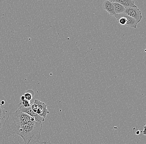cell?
<instances>
[{
    "instance_id": "3",
    "label": "cell",
    "mask_w": 146,
    "mask_h": 144,
    "mask_svg": "<svg viewBox=\"0 0 146 144\" xmlns=\"http://www.w3.org/2000/svg\"><path fill=\"white\" fill-rule=\"evenodd\" d=\"M31 107L35 113L44 118L50 113L47 108V105L37 99L35 100Z\"/></svg>"
},
{
    "instance_id": "12",
    "label": "cell",
    "mask_w": 146,
    "mask_h": 144,
    "mask_svg": "<svg viewBox=\"0 0 146 144\" xmlns=\"http://www.w3.org/2000/svg\"><path fill=\"white\" fill-rule=\"evenodd\" d=\"M21 104H22L23 106L25 108H29L31 107V103L30 101H27V100H25L23 102H21Z\"/></svg>"
},
{
    "instance_id": "14",
    "label": "cell",
    "mask_w": 146,
    "mask_h": 144,
    "mask_svg": "<svg viewBox=\"0 0 146 144\" xmlns=\"http://www.w3.org/2000/svg\"><path fill=\"white\" fill-rule=\"evenodd\" d=\"M21 100L22 102H23V101L25 100V98L24 96L23 95L22 96H21Z\"/></svg>"
},
{
    "instance_id": "5",
    "label": "cell",
    "mask_w": 146,
    "mask_h": 144,
    "mask_svg": "<svg viewBox=\"0 0 146 144\" xmlns=\"http://www.w3.org/2000/svg\"><path fill=\"white\" fill-rule=\"evenodd\" d=\"M18 108L20 111L25 113L27 114V115H30V116L34 117L35 121L36 122L42 123V122L45 121V118L40 116V115H37L36 113H35L32 110L31 107L29 108L24 107L23 106L22 104L20 102L18 105Z\"/></svg>"
},
{
    "instance_id": "9",
    "label": "cell",
    "mask_w": 146,
    "mask_h": 144,
    "mask_svg": "<svg viewBox=\"0 0 146 144\" xmlns=\"http://www.w3.org/2000/svg\"><path fill=\"white\" fill-rule=\"evenodd\" d=\"M113 5L114 11L116 14H121L124 13L125 8L121 4L116 2H111Z\"/></svg>"
},
{
    "instance_id": "11",
    "label": "cell",
    "mask_w": 146,
    "mask_h": 144,
    "mask_svg": "<svg viewBox=\"0 0 146 144\" xmlns=\"http://www.w3.org/2000/svg\"><path fill=\"white\" fill-rule=\"evenodd\" d=\"M23 96L25 98V100L29 101H31L33 99V95H32L31 93H30V92H28V91L26 92L23 95Z\"/></svg>"
},
{
    "instance_id": "8",
    "label": "cell",
    "mask_w": 146,
    "mask_h": 144,
    "mask_svg": "<svg viewBox=\"0 0 146 144\" xmlns=\"http://www.w3.org/2000/svg\"><path fill=\"white\" fill-rule=\"evenodd\" d=\"M110 1L117 3L123 5L125 9L136 6L135 5L134 1L132 0H110Z\"/></svg>"
},
{
    "instance_id": "2",
    "label": "cell",
    "mask_w": 146,
    "mask_h": 144,
    "mask_svg": "<svg viewBox=\"0 0 146 144\" xmlns=\"http://www.w3.org/2000/svg\"><path fill=\"white\" fill-rule=\"evenodd\" d=\"M42 128V123L31 121L23 125L16 135L23 138L24 144H35L41 139Z\"/></svg>"
},
{
    "instance_id": "15",
    "label": "cell",
    "mask_w": 146,
    "mask_h": 144,
    "mask_svg": "<svg viewBox=\"0 0 146 144\" xmlns=\"http://www.w3.org/2000/svg\"><path fill=\"white\" fill-rule=\"evenodd\" d=\"M1 105L3 106L5 104V102L4 101H1Z\"/></svg>"
},
{
    "instance_id": "7",
    "label": "cell",
    "mask_w": 146,
    "mask_h": 144,
    "mask_svg": "<svg viewBox=\"0 0 146 144\" xmlns=\"http://www.w3.org/2000/svg\"><path fill=\"white\" fill-rule=\"evenodd\" d=\"M103 8L105 11L108 13L110 15L115 17L116 15L114 9L113 5L112 3L108 0H106L104 2L103 5Z\"/></svg>"
},
{
    "instance_id": "10",
    "label": "cell",
    "mask_w": 146,
    "mask_h": 144,
    "mask_svg": "<svg viewBox=\"0 0 146 144\" xmlns=\"http://www.w3.org/2000/svg\"><path fill=\"white\" fill-rule=\"evenodd\" d=\"M7 113V111L5 110L3 106L0 103V121L4 119Z\"/></svg>"
},
{
    "instance_id": "1",
    "label": "cell",
    "mask_w": 146,
    "mask_h": 144,
    "mask_svg": "<svg viewBox=\"0 0 146 144\" xmlns=\"http://www.w3.org/2000/svg\"><path fill=\"white\" fill-rule=\"evenodd\" d=\"M31 121H35V118L20 111L18 108H12L3 125L5 135L9 137L11 135H16L23 125Z\"/></svg>"
},
{
    "instance_id": "4",
    "label": "cell",
    "mask_w": 146,
    "mask_h": 144,
    "mask_svg": "<svg viewBox=\"0 0 146 144\" xmlns=\"http://www.w3.org/2000/svg\"><path fill=\"white\" fill-rule=\"evenodd\" d=\"M115 17L119 24L127 27L136 28L138 24L135 19L124 13L116 14Z\"/></svg>"
},
{
    "instance_id": "6",
    "label": "cell",
    "mask_w": 146,
    "mask_h": 144,
    "mask_svg": "<svg viewBox=\"0 0 146 144\" xmlns=\"http://www.w3.org/2000/svg\"><path fill=\"white\" fill-rule=\"evenodd\" d=\"M124 13L135 19L138 23L141 21L142 19L141 11L137 6L125 9Z\"/></svg>"
},
{
    "instance_id": "13",
    "label": "cell",
    "mask_w": 146,
    "mask_h": 144,
    "mask_svg": "<svg viewBox=\"0 0 146 144\" xmlns=\"http://www.w3.org/2000/svg\"><path fill=\"white\" fill-rule=\"evenodd\" d=\"M146 125H145V126H144V130H143V131H142V132H141V133H143V134L144 135H145L146 134Z\"/></svg>"
},
{
    "instance_id": "16",
    "label": "cell",
    "mask_w": 146,
    "mask_h": 144,
    "mask_svg": "<svg viewBox=\"0 0 146 144\" xmlns=\"http://www.w3.org/2000/svg\"><path fill=\"white\" fill-rule=\"evenodd\" d=\"M140 131H139V130H138L136 132V134L137 135H139L140 134Z\"/></svg>"
},
{
    "instance_id": "17",
    "label": "cell",
    "mask_w": 146,
    "mask_h": 144,
    "mask_svg": "<svg viewBox=\"0 0 146 144\" xmlns=\"http://www.w3.org/2000/svg\"><path fill=\"white\" fill-rule=\"evenodd\" d=\"M1 121H0V129H1Z\"/></svg>"
}]
</instances>
